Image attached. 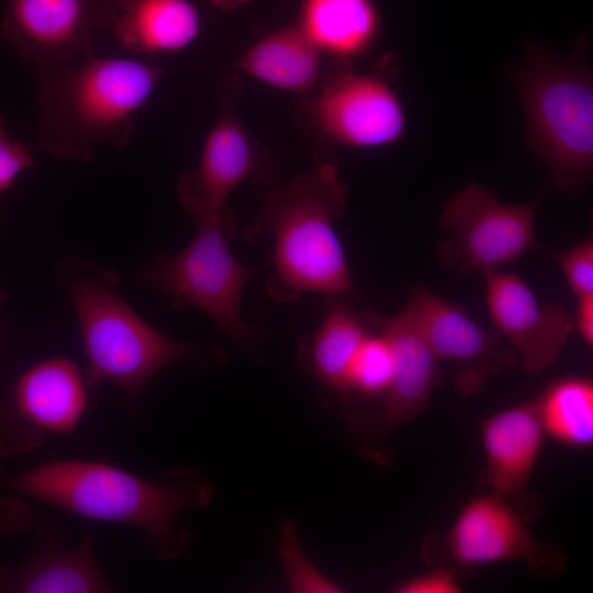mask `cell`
Returning <instances> with one entry per match:
<instances>
[{
	"label": "cell",
	"mask_w": 593,
	"mask_h": 593,
	"mask_svg": "<svg viewBox=\"0 0 593 593\" xmlns=\"http://www.w3.org/2000/svg\"><path fill=\"white\" fill-rule=\"evenodd\" d=\"M483 277L490 317L524 370L537 374L551 366L574 329L566 307L540 302L515 272L497 269Z\"/></svg>",
	"instance_id": "5bb4252c"
},
{
	"label": "cell",
	"mask_w": 593,
	"mask_h": 593,
	"mask_svg": "<svg viewBox=\"0 0 593 593\" xmlns=\"http://www.w3.org/2000/svg\"><path fill=\"white\" fill-rule=\"evenodd\" d=\"M280 560L287 582L292 592H340V588L327 579L303 553L293 523L281 533Z\"/></svg>",
	"instance_id": "cb8c5ba5"
},
{
	"label": "cell",
	"mask_w": 593,
	"mask_h": 593,
	"mask_svg": "<svg viewBox=\"0 0 593 593\" xmlns=\"http://www.w3.org/2000/svg\"><path fill=\"white\" fill-rule=\"evenodd\" d=\"M249 1L251 0H211L216 8L223 11H234Z\"/></svg>",
	"instance_id": "f546056e"
},
{
	"label": "cell",
	"mask_w": 593,
	"mask_h": 593,
	"mask_svg": "<svg viewBox=\"0 0 593 593\" xmlns=\"http://www.w3.org/2000/svg\"><path fill=\"white\" fill-rule=\"evenodd\" d=\"M296 25L322 54L351 61L374 46L380 16L373 0H302Z\"/></svg>",
	"instance_id": "d6986e66"
},
{
	"label": "cell",
	"mask_w": 593,
	"mask_h": 593,
	"mask_svg": "<svg viewBox=\"0 0 593 593\" xmlns=\"http://www.w3.org/2000/svg\"><path fill=\"white\" fill-rule=\"evenodd\" d=\"M4 488L76 516L138 528L156 559L178 556L187 535L178 519L190 510L204 508L212 496L208 480L191 470L146 480L114 465L63 459L15 474H3Z\"/></svg>",
	"instance_id": "6da1fadb"
},
{
	"label": "cell",
	"mask_w": 593,
	"mask_h": 593,
	"mask_svg": "<svg viewBox=\"0 0 593 593\" xmlns=\"http://www.w3.org/2000/svg\"><path fill=\"white\" fill-rule=\"evenodd\" d=\"M1 296V295H0Z\"/></svg>",
	"instance_id": "4dcf8cb0"
},
{
	"label": "cell",
	"mask_w": 593,
	"mask_h": 593,
	"mask_svg": "<svg viewBox=\"0 0 593 593\" xmlns=\"http://www.w3.org/2000/svg\"><path fill=\"white\" fill-rule=\"evenodd\" d=\"M548 251L560 265L577 299L593 294V240L591 236L567 250Z\"/></svg>",
	"instance_id": "d4e9b609"
},
{
	"label": "cell",
	"mask_w": 593,
	"mask_h": 593,
	"mask_svg": "<svg viewBox=\"0 0 593 593\" xmlns=\"http://www.w3.org/2000/svg\"><path fill=\"white\" fill-rule=\"evenodd\" d=\"M404 310L436 359L451 366L455 385L465 395L479 393L492 377L516 363L514 349L480 326L462 305L424 287L412 288Z\"/></svg>",
	"instance_id": "7c38bea8"
},
{
	"label": "cell",
	"mask_w": 593,
	"mask_h": 593,
	"mask_svg": "<svg viewBox=\"0 0 593 593\" xmlns=\"http://www.w3.org/2000/svg\"><path fill=\"white\" fill-rule=\"evenodd\" d=\"M346 206V184L331 161L318 163L265 195L245 236L248 242L267 234L275 238L269 298L282 303L304 292L328 296L354 290L345 250L333 225Z\"/></svg>",
	"instance_id": "7a4b0ae2"
},
{
	"label": "cell",
	"mask_w": 593,
	"mask_h": 593,
	"mask_svg": "<svg viewBox=\"0 0 593 593\" xmlns=\"http://www.w3.org/2000/svg\"><path fill=\"white\" fill-rule=\"evenodd\" d=\"M322 53L298 25L259 40L237 60L236 68L280 90L309 93L322 76Z\"/></svg>",
	"instance_id": "ffe728a7"
},
{
	"label": "cell",
	"mask_w": 593,
	"mask_h": 593,
	"mask_svg": "<svg viewBox=\"0 0 593 593\" xmlns=\"http://www.w3.org/2000/svg\"><path fill=\"white\" fill-rule=\"evenodd\" d=\"M193 221L194 238L179 254L161 256L141 270L135 281L165 295L175 310L199 307L236 342L249 345L256 333L242 320L240 304L254 269L228 249L236 234L235 214L226 204Z\"/></svg>",
	"instance_id": "8992f818"
},
{
	"label": "cell",
	"mask_w": 593,
	"mask_h": 593,
	"mask_svg": "<svg viewBox=\"0 0 593 593\" xmlns=\"http://www.w3.org/2000/svg\"><path fill=\"white\" fill-rule=\"evenodd\" d=\"M110 591L89 534L76 548H68L63 534L43 528L36 534L32 553L22 563L0 569V592L4 593Z\"/></svg>",
	"instance_id": "2e32d148"
},
{
	"label": "cell",
	"mask_w": 593,
	"mask_h": 593,
	"mask_svg": "<svg viewBox=\"0 0 593 593\" xmlns=\"http://www.w3.org/2000/svg\"><path fill=\"white\" fill-rule=\"evenodd\" d=\"M357 72L351 61L335 59L320 79L307 112L331 142L376 148L398 142L406 127L403 104L390 85L389 71Z\"/></svg>",
	"instance_id": "9c48e42d"
},
{
	"label": "cell",
	"mask_w": 593,
	"mask_h": 593,
	"mask_svg": "<svg viewBox=\"0 0 593 593\" xmlns=\"http://www.w3.org/2000/svg\"><path fill=\"white\" fill-rule=\"evenodd\" d=\"M34 164L32 148L13 141L5 131L0 116V193L7 190L15 178Z\"/></svg>",
	"instance_id": "484cf974"
},
{
	"label": "cell",
	"mask_w": 593,
	"mask_h": 593,
	"mask_svg": "<svg viewBox=\"0 0 593 593\" xmlns=\"http://www.w3.org/2000/svg\"><path fill=\"white\" fill-rule=\"evenodd\" d=\"M373 323L387 338L392 355V374L383 394L379 425L392 430L419 415L438 383V360L403 309L383 317L371 313Z\"/></svg>",
	"instance_id": "e0dca14e"
},
{
	"label": "cell",
	"mask_w": 593,
	"mask_h": 593,
	"mask_svg": "<svg viewBox=\"0 0 593 593\" xmlns=\"http://www.w3.org/2000/svg\"><path fill=\"white\" fill-rule=\"evenodd\" d=\"M586 52L584 34L566 56L532 43L506 70L524 105L527 146L555 186L570 194L582 193L593 174V74Z\"/></svg>",
	"instance_id": "277c9868"
},
{
	"label": "cell",
	"mask_w": 593,
	"mask_h": 593,
	"mask_svg": "<svg viewBox=\"0 0 593 593\" xmlns=\"http://www.w3.org/2000/svg\"><path fill=\"white\" fill-rule=\"evenodd\" d=\"M573 321V328L577 329L583 343L592 347L593 345V294L577 299V309Z\"/></svg>",
	"instance_id": "f1b7e54d"
},
{
	"label": "cell",
	"mask_w": 593,
	"mask_h": 593,
	"mask_svg": "<svg viewBox=\"0 0 593 593\" xmlns=\"http://www.w3.org/2000/svg\"><path fill=\"white\" fill-rule=\"evenodd\" d=\"M116 41L134 54L174 53L199 36L201 18L189 0H118Z\"/></svg>",
	"instance_id": "ac0fdd59"
},
{
	"label": "cell",
	"mask_w": 593,
	"mask_h": 593,
	"mask_svg": "<svg viewBox=\"0 0 593 593\" xmlns=\"http://www.w3.org/2000/svg\"><path fill=\"white\" fill-rule=\"evenodd\" d=\"M242 91L237 75L224 77L219 116L208 134L200 161L179 179L178 197L192 219L221 210L245 179H262L270 171L261 148L237 115Z\"/></svg>",
	"instance_id": "30bf717a"
},
{
	"label": "cell",
	"mask_w": 593,
	"mask_h": 593,
	"mask_svg": "<svg viewBox=\"0 0 593 593\" xmlns=\"http://www.w3.org/2000/svg\"><path fill=\"white\" fill-rule=\"evenodd\" d=\"M69 64L40 67L38 144L49 155L87 161L101 146L122 148L136 112L153 94L164 70L127 58L85 55Z\"/></svg>",
	"instance_id": "3957f363"
},
{
	"label": "cell",
	"mask_w": 593,
	"mask_h": 593,
	"mask_svg": "<svg viewBox=\"0 0 593 593\" xmlns=\"http://www.w3.org/2000/svg\"><path fill=\"white\" fill-rule=\"evenodd\" d=\"M446 546L459 569L521 561L537 575L553 577L566 567L561 549L537 539L527 521L493 492L463 505L447 535Z\"/></svg>",
	"instance_id": "8fae6325"
},
{
	"label": "cell",
	"mask_w": 593,
	"mask_h": 593,
	"mask_svg": "<svg viewBox=\"0 0 593 593\" xmlns=\"http://www.w3.org/2000/svg\"><path fill=\"white\" fill-rule=\"evenodd\" d=\"M537 205L501 203L492 191L470 183L452 195L439 222L450 233L440 261L461 275L482 276L514 262L535 244Z\"/></svg>",
	"instance_id": "52a82bcc"
},
{
	"label": "cell",
	"mask_w": 593,
	"mask_h": 593,
	"mask_svg": "<svg viewBox=\"0 0 593 593\" xmlns=\"http://www.w3.org/2000/svg\"><path fill=\"white\" fill-rule=\"evenodd\" d=\"M393 591L396 593H459L462 592V585L457 571L447 566H438L400 582Z\"/></svg>",
	"instance_id": "4316f807"
},
{
	"label": "cell",
	"mask_w": 593,
	"mask_h": 593,
	"mask_svg": "<svg viewBox=\"0 0 593 593\" xmlns=\"http://www.w3.org/2000/svg\"><path fill=\"white\" fill-rule=\"evenodd\" d=\"M59 272L77 313L89 387L110 383L137 403L159 370L199 355L198 348L167 337L135 313L115 292L111 272L78 260L64 262Z\"/></svg>",
	"instance_id": "5b68a950"
},
{
	"label": "cell",
	"mask_w": 593,
	"mask_h": 593,
	"mask_svg": "<svg viewBox=\"0 0 593 593\" xmlns=\"http://www.w3.org/2000/svg\"><path fill=\"white\" fill-rule=\"evenodd\" d=\"M88 388L68 358L44 359L24 370L0 400V458L22 456L51 436L72 434L87 412Z\"/></svg>",
	"instance_id": "ba28073f"
},
{
	"label": "cell",
	"mask_w": 593,
	"mask_h": 593,
	"mask_svg": "<svg viewBox=\"0 0 593 593\" xmlns=\"http://www.w3.org/2000/svg\"><path fill=\"white\" fill-rule=\"evenodd\" d=\"M109 0H8L0 32L38 67L93 52L92 33L116 18Z\"/></svg>",
	"instance_id": "4fadbf2b"
},
{
	"label": "cell",
	"mask_w": 593,
	"mask_h": 593,
	"mask_svg": "<svg viewBox=\"0 0 593 593\" xmlns=\"http://www.w3.org/2000/svg\"><path fill=\"white\" fill-rule=\"evenodd\" d=\"M345 296H326L322 321L309 344L316 380L340 395L346 394L351 362L372 327L369 312L358 313Z\"/></svg>",
	"instance_id": "44dd1931"
},
{
	"label": "cell",
	"mask_w": 593,
	"mask_h": 593,
	"mask_svg": "<svg viewBox=\"0 0 593 593\" xmlns=\"http://www.w3.org/2000/svg\"><path fill=\"white\" fill-rule=\"evenodd\" d=\"M545 434L578 449L593 444V382L570 376L547 385L535 400Z\"/></svg>",
	"instance_id": "7402d4cb"
},
{
	"label": "cell",
	"mask_w": 593,
	"mask_h": 593,
	"mask_svg": "<svg viewBox=\"0 0 593 593\" xmlns=\"http://www.w3.org/2000/svg\"><path fill=\"white\" fill-rule=\"evenodd\" d=\"M33 519L29 504L19 495L0 499V538L27 530Z\"/></svg>",
	"instance_id": "83f0119b"
},
{
	"label": "cell",
	"mask_w": 593,
	"mask_h": 593,
	"mask_svg": "<svg viewBox=\"0 0 593 593\" xmlns=\"http://www.w3.org/2000/svg\"><path fill=\"white\" fill-rule=\"evenodd\" d=\"M545 436L534 400L502 410L481 424L483 480L527 522L542 510V501L527 485Z\"/></svg>",
	"instance_id": "9a60e30c"
},
{
	"label": "cell",
	"mask_w": 593,
	"mask_h": 593,
	"mask_svg": "<svg viewBox=\"0 0 593 593\" xmlns=\"http://www.w3.org/2000/svg\"><path fill=\"white\" fill-rule=\"evenodd\" d=\"M371 331L355 356L347 379L348 393L361 396H383L392 374V355L384 335L371 317Z\"/></svg>",
	"instance_id": "603a6c76"
}]
</instances>
